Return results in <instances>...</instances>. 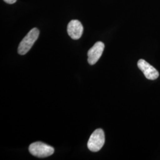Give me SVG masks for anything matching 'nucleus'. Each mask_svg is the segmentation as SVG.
Masks as SVG:
<instances>
[{
	"label": "nucleus",
	"instance_id": "1",
	"mask_svg": "<svg viewBox=\"0 0 160 160\" xmlns=\"http://www.w3.org/2000/svg\"><path fill=\"white\" fill-rule=\"evenodd\" d=\"M39 35V31L38 29L37 28L32 29L20 42L18 48V53L22 55L26 54L38 39Z\"/></svg>",
	"mask_w": 160,
	"mask_h": 160
},
{
	"label": "nucleus",
	"instance_id": "2",
	"mask_svg": "<svg viewBox=\"0 0 160 160\" xmlns=\"http://www.w3.org/2000/svg\"><path fill=\"white\" fill-rule=\"evenodd\" d=\"M30 153L39 158H45L51 156L54 152V148L42 142H36L29 146Z\"/></svg>",
	"mask_w": 160,
	"mask_h": 160
},
{
	"label": "nucleus",
	"instance_id": "3",
	"mask_svg": "<svg viewBox=\"0 0 160 160\" xmlns=\"http://www.w3.org/2000/svg\"><path fill=\"white\" fill-rule=\"evenodd\" d=\"M104 142L105 136L103 129H97L91 135L87 147L92 152H97L102 148Z\"/></svg>",
	"mask_w": 160,
	"mask_h": 160
},
{
	"label": "nucleus",
	"instance_id": "4",
	"mask_svg": "<svg viewBox=\"0 0 160 160\" xmlns=\"http://www.w3.org/2000/svg\"><path fill=\"white\" fill-rule=\"evenodd\" d=\"M138 67L142 72L145 77L148 80H156L159 77L158 71L143 59H139Z\"/></svg>",
	"mask_w": 160,
	"mask_h": 160
},
{
	"label": "nucleus",
	"instance_id": "5",
	"mask_svg": "<svg viewBox=\"0 0 160 160\" xmlns=\"http://www.w3.org/2000/svg\"><path fill=\"white\" fill-rule=\"evenodd\" d=\"M104 49V44L97 42L88 51V62L90 65H94L100 58Z\"/></svg>",
	"mask_w": 160,
	"mask_h": 160
},
{
	"label": "nucleus",
	"instance_id": "6",
	"mask_svg": "<svg viewBox=\"0 0 160 160\" xmlns=\"http://www.w3.org/2000/svg\"><path fill=\"white\" fill-rule=\"evenodd\" d=\"M83 30L84 29L82 24L77 20H71L68 24V34L72 39H79L82 34Z\"/></svg>",
	"mask_w": 160,
	"mask_h": 160
},
{
	"label": "nucleus",
	"instance_id": "7",
	"mask_svg": "<svg viewBox=\"0 0 160 160\" xmlns=\"http://www.w3.org/2000/svg\"><path fill=\"white\" fill-rule=\"evenodd\" d=\"M6 2L8 3V4H14L16 2L17 0H4Z\"/></svg>",
	"mask_w": 160,
	"mask_h": 160
}]
</instances>
